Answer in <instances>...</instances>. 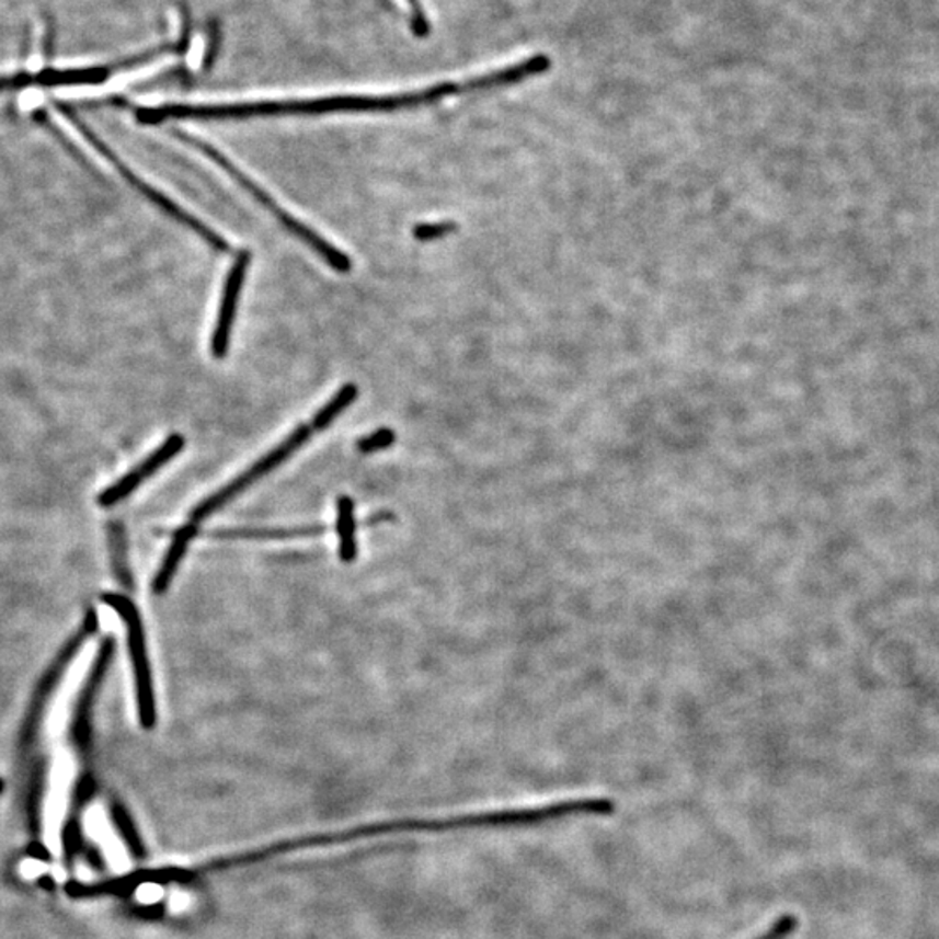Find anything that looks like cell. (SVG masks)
I'll use <instances>...</instances> for the list:
<instances>
[{
	"mask_svg": "<svg viewBox=\"0 0 939 939\" xmlns=\"http://www.w3.org/2000/svg\"><path fill=\"white\" fill-rule=\"evenodd\" d=\"M59 114L64 115L65 121H67V123L70 124V126H72L73 129H76V131L79 133V135H81L82 138H84L85 141H88V144L103 157V159H106L110 164L114 165V168L117 169L118 174H121V176H123L124 180L133 186V188L138 190L139 194L145 195L153 206L159 207V209H162L165 215L176 219L178 224L185 225L188 230L197 233L198 237H203L204 241L211 245L213 249H216V251L227 253L230 245H228V242L225 241L224 237L218 236L215 230H211V228L207 227L206 224H203L201 219L195 218L194 215H190V213L185 211L183 207L178 206L174 201L165 197L161 190L153 188L152 185H148L147 182H144L138 174L133 173L131 169L127 168V165L124 164V162L121 161V159H118V157L115 156V153L112 152L105 144H103L102 139L98 138L96 135H93V131H89L88 127H85L84 124L79 123V121L68 112V110L59 108Z\"/></svg>",
	"mask_w": 939,
	"mask_h": 939,
	"instance_id": "cell-3",
	"label": "cell"
},
{
	"mask_svg": "<svg viewBox=\"0 0 939 939\" xmlns=\"http://www.w3.org/2000/svg\"><path fill=\"white\" fill-rule=\"evenodd\" d=\"M195 535H197V524L195 523L185 524V526L180 527L174 533L173 541L169 545L164 561H162L161 568H159L156 577H153L152 586L157 595L165 594V591H168L178 568H180L183 556H185L186 548H188L190 541L195 538Z\"/></svg>",
	"mask_w": 939,
	"mask_h": 939,
	"instance_id": "cell-9",
	"label": "cell"
},
{
	"mask_svg": "<svg viewBox=\"0 0 939 939\" xmlns=\"http://www.w3.org/2000/svg\"><path fill=\"white\" fill-rule=\"evenodd\" d=\"M337 553L345 564L357 559V526H355V505L352 497L340 496L336 502Z\"/></svg>",
	"mask_w": 939,
	"mask_h": 939,
	"instance_id": "cell-11",
	"label": "cell"
},
{
	"mask_svg": "<svg viewBox=\"0 0 939 939\" xmlns=\"http://www.w3.org/2000/svg\"><path fill=\"white\" fill-rule=\"evenodd\" d=\"M102 600L115 612H118L126 623L127 645H129L133 668H135L139 722L145 729H152L157 721L156 692H153L152 672H150V663H148L141 616H139L135 603L126 595L105 594Z\"/></svg>",
	"mask_w": 939,
	"mask_h": 939,
	"instance_id": "cell-4",
	"label": "cell"
},
{
	"mask_svg": "<svg viewBox=\"0 0 939 939\" xmlns=\"http://www.w3.org/2000/svg\"><path fill=\"white\" fill-rule=\"evenodd\" d=\"M393 443H396V434H393L392 430L379 428L376 430L375 434L360 438L357 443V447L360 451L369 455V453L387 449V447L392 446Z\"/></svg>",
	"mask_w": 939,
	"mask_h": 939,
	"instance_id": "cell-15",
	"label": "cell"
},
{
	"mask_svg": "<svg viewBox=\"0 0 939 939\" xmlns=\"http://www.w3.org/2000/svg\"><path fill=\"white\" fill-rule=\"evenodd\" d=\"M174 136H176L178 139H182L183 144L190 145V147L197 148L201 152L206 153L213 162H216L219 168L224 169L225 173L230 174V176H232L233 180H236V182L239 183L245 192H248V194L253 195L257 203L265 207L266 211L272 213V215L283 224V227L286 228L287 232H291L293 236L298 237L299 241H304L308 248L313 249V251H316V253L319 254V256H321L322 260L331 266V268L336 270L337 274H348L350 270H352V260H350L348 254H345L343 251H340V249L334 248L331 242L322 239L319 233L313 232L312 228L301 224V221L296 219L295 216L284 211L283 207L278 206L274 198L270 197L262 186L256 185L251 178L245 176L241 169H237L236 165L228 161L227 157L221 156L215 147L206 144V141H201V139L194 138V136L186 135V133L183 131H174Z\"/></svg>",
	"mask_w": 939,
	"mask_h": 939,
	"instance_id": "cell-2",
	"label": "cell"
},
{
	"mask_svg": "<svg viewBox=\"0 0 939 939\" xmlns=\"http://www.w3.org/2000/svg\"><path fill=\"white\" fill-rule=\"evenodd\" d=\"M91 792H93V781L89 778L81 779V783L77 788V799L84 802L91 795Z\"/></svg>",
	"mask_w": 939,
	"mask_h": 939,
	"instance_id": "cell-19",
	"label": "cell"
},
{
	"mask_svg": "<svg viewBox=\"0 0 939 939\" xmlns=\"http://www.w3.org/2000/svg\"><path fill=\"white\" fill-rule=\"evenodd\" d=\"M324 526L277 527V529H219L213 531V538L218 539H254V541H272V539L312 538L324 535Z\"/></svg>",
	"mask_w": 939,
	"mask_h": 939,
	"instance_id": "cell-10",
	"label": "cell"
},
{
	"mask_svg": "<svg viewBox=\"0 0 939 939\" xmlns=\"http://www.w3.org/2000/svg\"><path fill=\"white\" fill-rule=\"evenodd\" d=\"M465 93H472L468 81L440 82L413 93L385 94V96L337 94V96L308 98V100L232 103V105H162L136 110V118L144 126H157L173 118L242 121V118L270 117V115L275 117V115L334 114V112H393V110L434 105L444 98Z\"/></svg>",
	"mask_w": 939,
	"mask_h": 939,
	"instance_id": "cell-1",
	"label": "cell"
},
{
	"mask_svg": "<svg viewBox=\"0 0 939 939\" xmlns=\"http://www.w3.org/2000/svg\"><path fill=\"white\" fill-rule=\"evenodd\" d=\"M251 257L253 254L249 251H241L237 254L236 262H233L232 268L228 270L227 278H225L218 319H216L215 331H213L211 336V354L218 360L228 354L237 305H239V296H241L245 275H248L249 265H251Z\"/></svg>",
	"mask_w": 939,
	"mask_h": 939,
	"instance_id": "cell-6",
	"label": "cell"
},
{
	"mask_svg": "<svg viewBox=\"0 0 939 939\" xmlns=\"http://www.w3.org/2000/svg\"><path fill=\"white\" fill-rule=\"evenodd\" d=\"M183 447H185V437H183V435H169V437L165 438V443L162 444L161 447H157L156 451L148 456L145 461H141L135 470H131L127 476H124L123 479L115 482L114 485H110L108 489H105V491L100 494V497H98V503L108 508V506H114L117 505V503L123 502V500H126L135 489H138L139 485L144 484L148 477H152L153 473L159 472L168 461L176 458V456L183 451Z\"/></svg>",
	"mask_w": 939,
	"mask_h": 939,
	"instance_id": "cell-7",
	"label": "cell"
},
{
	"mask_svg": "<svg viewBox=\"0 0 939 939\" xmlns=\"http://www.w3.org/2000/svg\"><path fill=\"white\" fill-rule=\"evenodd\" d=\"M358 397V388L357 385L346 383L343 385L340 390H337L336 396L324 405V408L316 414L313 417L312 425L313 432H321V430L328 428L331 423L336 420L340 414L345 411L348 405L354 404L357 401Z\"/></svg>",
	"mask_w": 939,
	"mask_h": 939,
	"instance_id": "cell-12",
	"label": "cell"
},
{
	"mask_svg": "<svg viewBox=\"0 0 939 939\" xmlns=\"http://www.w3.org/2000/svg\"><path fill=\"white\" fill-rule=\"evenodd\" d=\"M32 852H34V856H37V858H41V859L49 858V855H47V852L44 851L43 847L37 846V844H35L34 851H32Z\"/></svg>",
	"mask_w": 939,
	"mask_h": 939,
	"instance_id": "cell-20",
	"label": "cell"
},
{
	"mask_svg": "<svg viewBox=\"0 0 939 939\" xmlns=\"http://www.w3.org/2000/svg\"><path fill=\"white\" fill-rule=\"evenodd\" d=\"M44 785H46V767L44 763H38L35 766L32 781H30L28 802H26V813H28L30 832L38 835L41 832V805H43Z\"/></svg>",
	"mask_w": 939,
	"mask_h": 939,
	"instance_id": "cell-13",
	"label": "cell"
},
{
	"mask_svg": "<svg viewBox=\"0 0 939 939\" xmlns=\"http://www.w3.org/2000/svg\"><path fill=\"white\" fill-rule=\"evenodd\" d=\"M456 225L451 221H440V224H423L414 228V239L422 242L437 241L440 237L447 236L455 230Z\"/></svg>",
	"mask_w": 939,
	"mask_h": 939,
	"instance_id": "cell-16",
	"label": "cell"
},
{
	"mask_svg": "<svg viewBox=\"0 0 939 939\" xmlns=\"http://www.w3.org/2000/svg\"><path fill=\"white\" fill-rule=\"evenodd\" d=\"M312 425H299L298 428H296L295 432L284 440V443L278 444L275 449L266 453L260 461H256L253 467L245 470L242 476L237 477V479H233L230 484L219 489L218 493L211 494V496L204 500L203 503H198V505L195 506V511L192 512V523H203L204 518L221 511L227 503L236 500L242 491L251 488L254 482L260 481V479L265 477L266 473H270L272 470H275V468L280 467L289 456H293V453L298 451L299 447L307 443L310 435H312Z\"/></svg>",
	"mask_w": 939,
	"mask_h": 939,
	"instance_id": "cell-5",
	"label": "cell"
},
{
	"mask_svg": "<svg viewBox=\"0 0 939 939\" xmlns=\"http://www.w3.org/2000/svg\"><path fill=\"white\" fill-rule=\"evenodd\" d=\"M797 927H799V918L792 914H785L776 918L763 935L754 939H788L797 931Z\"/></svg>",
	"mask_w": 939,
	"mask_h": 939,
	"instance_id": "cell-14",
	"label": "cell"
},
{
	"mask_svg": "<svg viewBox=\"0 0 939 939\" xmlns=\"http://www.w3.org/2000/svg\"><path fill=\"white\" fill-rule=\"evenodd\" d=\"M2 790H4V783H2V779H0V792H2Z\"/></svg>",
	"mask_w": 939,
	"mask_h": 939,
	"instance_id": "cell-21",
	"label": "cell"
},
{
	"mask_svg": "<svg viewBox=\"0 0 939 939\" xmlns=\"http://www.w3.org/2000/svg\"><path fill=\"white\" fill-rule=\"evenodd\" d=\"M404 2L409 9L411 28H413L414 35L416 37H426L430 34V22L422 2L420 0H404Z\"/></svg>",
	"mask_w": 939,
	"mask_h": 939,
	"instance_id": "cell-17",
	"label": "cell"
},
{
	"mask_svg": "<svg viewBox=\"0 0 939 939\" xmlns=\"http://www.w3.org/2000/svg\"><path fill=\"white\" fill-rule=\"evenodd\" d=\"M64 843L65 849H67L68 855H72L73 849H76L77 844V826L68 825L64 832Z\"/></svg>",
	"mask_w": 939,
	"mask_h": 939,
	"instance_id": "cell-18",
	"label": "cell"
},
{
	"mask_svg": "<svg viewBox=\"0 0 939 939\" xmlns=\"http://www.w3.org/2000/svg\"><path fill=\"white\" fill-rule=\"evenodd\" d=\"M114 639H105L103 641L100 653L96 656V662H94L93 671H91L88 680H85L84 689H82L81 698H79V705H77L73 736H76L77 745L81 746V748L88 746L89 737H91V722H89L91 707H93L98 689L102 686L103 677H105L106 671H108L110 662H112V656H114Z\"/></svg>",
	"mask_w": 939,
	"mask_h": 939,
	"instance_id": "cell-8",
	"label": "cell"
}]
</instances>
